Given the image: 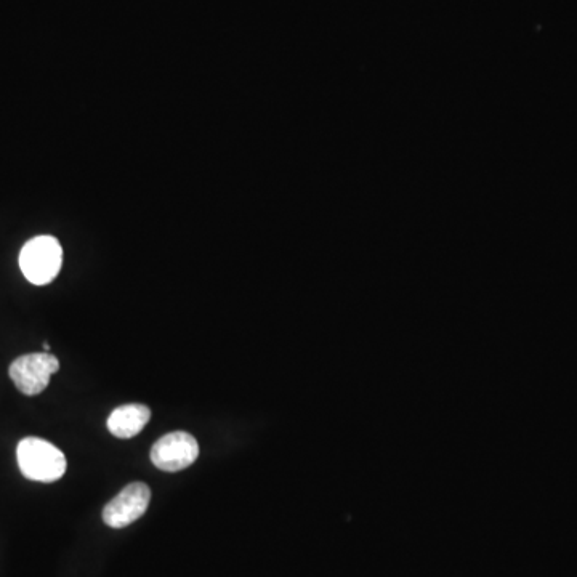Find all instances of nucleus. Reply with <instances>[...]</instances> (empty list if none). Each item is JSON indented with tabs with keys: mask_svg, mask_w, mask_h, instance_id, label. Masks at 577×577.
Here are the masks:
<instances>
[{
	"mask_svg": "<svg viewBox=\"0 0 577 577\" xmlns=\"http://www.w3.org/2000/svg\"><path fill=\"white\" fill-rule=\"evenodd\" d=\"M150 419L151 411L145 404H126L111 412L108 430L122 440H129L142 432Z\"/></svg>",
	"mask_w": 577,
	"mask_h": 577,
	"instance_id": "6",
	"label": "nucleus"
},
{
	"mask_svg": "<svg viewBox=\"0 0 577 577\" xmlns=\"http://www.w3.org/2000/svg\"><path fill=\"white\" fill-rule=\"evenodd\" d=\"M198 456V441L186 432L164 435L151 448V460L162 472H180L188 469Z\"/></svg>",
	"mask_w": 577,
	"mask_h": 577,
	"instance_id": "4",
	"label": "nucleus"
},
{
	"mask_svg": "<svg viewBox=\"0 0 577 577\" xmlns=\"http://www.w3.org/2000/svg\"><path fill=\"white\" fill-rule=\"evenodd\" d=\"M60 369L57 356L50 353H31L20 356L10 366V379L23 395L36 396L49 387L53 374Z\"/></svg>",
	"mask_w": 577,
	"mask_h": 577,
	"instance_id": "3",
	"label": "nucleus"
},
{
	"mask_svg": "<svg viewBox=\"0 0 577 577\" xmlns=\"http://www.w3.org/2000/svg\"><path fill=\"white\" fill-rule=\"evenodd\" d=\"M18 467L28 480L53 483L66 473V457L57 446L36 436L21 440L17 449Z\"/></svg>",
	"mask_w": 577,
	"mask_h": 577,
	"instance_id": "1",
	"label": "nucleus"
},
{
	"mask_svg": "<svg viewBox=\"0 0 577 577\" xmlns=\"http://www.w3.org/2000/svg\"><path fill=\"white\" fill-rule=\"evenodd\" d=\"M44 348H45V352H49V350H50V345H49V343L45 342V343H44Z\"/></svg>",
	"mask_w": 577,
	"mask_h": 577,
	"instance_id": "7",
	"label": "nucleus"
},
{
	"mask_svg": "<svg viewBox=\"0 0 577 577\" xmlns=\"http://www.w3.org/2000/svg\"><path fill=\"white\" fill-rule=\"evenodd\" d=\"M150 501V488L145 483H132L106 504L103 521L109 528H126L145 515Z\"/></svg>",
	"mask_w": 577,
	"mask_h": 577,
	"instance_id": "5",
	"label": "nucleus"
},
{
	"mask_svg": "<svg viewBox=\"0 0 577 577\" xmlns=\"http://www.w3.org/2000/svg\"><path fill=\"white\" fill-rule=\"evenodd\" d=\"M63 265V249L53 236L29 239L20 252V268L29 283L45 286L52 283Z\"/></svg>",
	"mask_w": 577,
	"mask_h": 577,
	"instance_id": "2",
	"label": "nucleus"
}]
</instances>
